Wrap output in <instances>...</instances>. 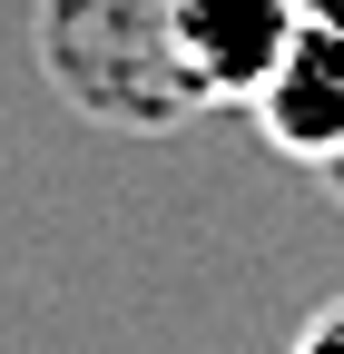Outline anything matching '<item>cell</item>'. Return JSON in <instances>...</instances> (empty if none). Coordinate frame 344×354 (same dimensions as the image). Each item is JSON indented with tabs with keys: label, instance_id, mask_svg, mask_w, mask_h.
<instances>
[{
	"label": "cell",
	"instance_id": "5b68a950",
	"mask_svg": "<svg viewBox=\"0 0 344 354\" xmlns=\"http://www.w3.org/2000/svg\"><path fill=\"white\" fill-rule=\"evenodd\" d=\"M295 10H305L315 30H344V0H295Z\"/></svg>",
	"mask_w": 344,
	"mask_h": 354
},
{
	"label": "cell",
	"instance_id": "8992f818",
	"mask_svg": "<svg viewBox=\"0 0 344 354\" xmlns=\"http://www.w3.org/2000/svg\"><path fill=\"white\" fill-rule=\"evenodd\" d=\"M315 177H325V187H334V207H344V148H334V158H325Z\"/></svg>",
	"mask_w": 344,
	"mask_h": 354
},
{
	"label": "cell",
	"instance_id": "3957f363",
	"mask_svg": "<svg viewBox=\"0 0 344 354\" xmlns=\"http://www.w3.org/2000/svg\"><path fill=\"white\" fill-rule=\"evenodd\" d=\"M246 118H256V138H266L276 158H295V167H325L334 148H344V30H295V50L266 69V88L246 99Z\"/></svg>",
	"mask_w": 344,
	"mask_h": 354
},
{
	"label": "cell",
	"instance_id": "7a4b0ae2",
	"mask_svg": "<svg viewBox=\"0 0 344 354\" xmlns=\"http://www.w3.org/2000/svg\"><path fill=\"white\" fill-rule=\"evenodd\" d=\"M305 10L295 0H167V39H178V69L197 88V109H246L266 69L295 50Z\"/></svg>",
	"mask_w": 344,
	"mask_h": 354
},
{
	"label": "cell",
	"instance_id": "277c9868",
	"mask_svg": "<svg viewBox=\"0 0 344 354\" xmlns=\"http://www.w3.org/2000/svg\"><path fill=\"white\" fill-rule=\"evenodd\" d=\"M285 354H344V295H334V305H315V315L295 325V344H285Z\"/></svg>",
	"mask_w": 344,
	"mask_h": 354
},
{
	"label": "cell",
	"instance_id": "6da1fadb",
	"mask_svg": "<svg viewBox=\"0 0 344 354\" xmlns=\"http://www.w3.org/2000/svg\"><path fill=\"white\" fill-rule=\"evenodd\" d=\"M39 69L99 128H178L197 88L167 39V0H39Z\"/></svg>",
	"mask_w": 344,
	"mask_h": 354
}]
</instances>
